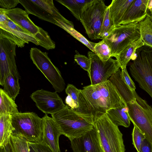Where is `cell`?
<instances>
[{
    "label": "cell",
    "instance_id": "obj_1",
    "mask_svg": "<svg viewBox=\"0 0 152 152\" xmlns=\"http://www.w3.org/2000/svg\"><path fill=\"white\" fill-rule=\"evenodd\" d=\"M80 90L79 107L75 111L91 115L93 117L94 123L96 118L106 113L109 110L127 106L109 80L84 86Z\"/></svg>",
    "mask_w": 152,
    "mask_h": 152
},
{
    "label": "cell",
    "instance_id": "obj_2",
    "mask_svg": "<svg viewBox=\"0 0 152 152\" xmlns=\"http://www.w3.org/2000/svg\"><path fill=\"white\" fill-rule=\"evenodd\" d=\"M51 115L62 134L69 140L82 135L94 127L92 115L77 112L67 105Z\"/></svg>",
    "mask_w": 152,
    "mask_h": 152
},
{
    "label": "cell",
    "instance_id": "obj_3",
    "mask_svg": "<svg viewBox=\"0 0 152 152\" xmlns=\"http://www.w3.org/2000/svg\"><path fill=\"white\" fill-rule=\"evenodd\" d=\"M26 42L12 34L0 28V84L10 74L20 79L16 64V46L22 48Z\"/></svg>",
    "mask_w": 152,
    "mask_h": 152
},
{
    "label": "cell",
    "instance_id": "obj_4",
    "mask_svg": "<svg viewBox=\"0 0 152 152\" xmlns=\"http://www.w3.org/2000/svg\"><path fill=\"white\" fill-rule=\"evenodd\" d=\"M131 60L132 76L152 98V47L144 45L139 48Z\"/></svg>",
    "mask_w": 152,
    "mask_h": 152
},
{
    "label": "cell",
    "instance_id": "obj_5",
    "mask_svg": "<svg viewBox=\"0 0 152 152\" xmlns=\"http://www.w3.org/2000/svg\"><path fill=\"white\" fill-rule=\"evenodd\" d=\"M94 125L104 152H125L123 134L106 113L96 118Z\"/></svg>",
    "mask_w": 152,
    "mask_h": 152
},
{
    "label": "cell",
    "instance_id": "obj_6",
    "mask_svg": "<svg viewBox=\"0 0 152 152\" xmlns=\"http://www.w3.org/2000/svg\"><path fill=\"white\" fill-rule=\"evenodd\" d=\"M12 134L21 136L30 142H41L42 118L33 112H19L12 115Z\"/></svg>",
    "mask_w": 152,
    "mask_h": 152
},
{
    "label": "cell",
    "instance_id": "obj_7",
    "mask_svg": "<svg viewBox=\"0 0 152 152\" xmlns=\"http://www.w3.org/2000/svg\"><path fill=\"white\" fill-rule=\"evenodd\" d=\"M134 99L126 103L131 121L152 144V108L134 91Z\"/></svg>",
    "mask_w": 152,
    "mask_h": 152
},
{
    "label": "cell",
    "instance_id": "obj_8",
    "mask_svg": "<svg viewBox=\"0 0 152 152\" xmlns=\"http://www.w3.org/2000/svg\"><path fill=\"white\" fill-rule=\"evenodd\" d=\"M140 38L139 22H136L115 27L104 39L111 50L112 57L116 58L125 48Z\"/></svg>",
    "mask_w": 152,
    "mask_h": 152
},
{
    "label": "cell",
    "instance_id": "obj_9",
    "mask_svg": "<svg viewBox=\"0 0 152 152\" xmlns=\"http://www.w3.org/2000/svg\"><path fill=\"white\" fill-rule=\"evenodd\" d=\"M30 56L33 63L52 84L56 91L60 93L65 89V84L61 73L52 63L48 53L36 48H31Z\"/></svg>",
    "mask_w": 152,
    "mask_h": 152
},
{
    "label": "cell",
    "instance_id": "obj_10",
    "mask_svg": "<svg viewBox=\"0 0 152 152\" xmlns=\"http://www.w3.org/2000/svg\"><path fill=\"white\" fill-rule=\"evenodd\" d=\"M19 3L28 14L55 25L56 19L74 26L73 23L65 18L55 7L53 0H19Z\"/></svg>",
    "mask_w": 152,
    "mask_h": 152
},
{
    "label": "cell",
    "instance_id": "obj_11",
    "mask_svg": "<svg viewBox=\"0 0 152 152\" xmlns=\"http://www.w3.org/2000/svg\"><path fill=\"white\" fill-rule=\"evenodd\" d=\"M107 6L102 0H96L82 15L80 21L89 38L101 39L100 34L105 11Z\"/></svg>",
    "mask_w": 152,
    "mask_h": 152
},
{
    "label": "cell",
    "instance_id": "obj_12",
    "mask_svg": "<svg viewBox=\"0 0 152 152\" xmlns=\"http://www.w3.org/2000/svg\"><path fill=\"white\" fill-rule=\"evenodd\" d=\"M90 64L88 72L91 85L105 82L119 69L120 66L116 60L110 58L107 61H102L94 52L88 53Z\"/></svg>",
    "mask_w": 152,
    "mask_h": 152
},
{
    "label": "cell",
    "instance_id": "obj_13",
    "mask_svg": "<svg viewBox=\"0 0 152 152\" xmlns=\"http://www.w3.org/2000/svg\"><path fill=\"white\" fill-rule=\"evenodd\" d=\"M30 97L38 109L45 114L56 113L65 106L57 92H52L43 89L33 92Z\"/></svg>",
    "mask_w": 152,
    "mask_h": 152
},
{
    "label": "cell",
    "instance_id": "obj_14",
    "mask_svg": "<svg viewBox=\"0 0 152 152\" xmlns=\"http://www.w3.org/2000/svg\"><path fill=\"white\" fill-rule=\"evenodd\" d=\"M69 140L73 152H104L94 126L82 135Z\"/></svg>",
    "mask_w": 152,
    "mask_h": 152
},
{
    "label": "cell",
    "instance_id": "obj_15",
    "mask_svg": "<svg viewBox=\"0 0 152 152\" xmlns=\"http://www.w3.org/2000/svg\"><path fill=\"white\" fill-rule=\"evenodd\" d=\"M43 136L42 143L49 147L54 152H61L59 139L62 134L61 131L54 120L45 114L42 117Z\"/></svg>",
    "mask_w": 152,
    "mask_h": 152
},
{
    "label": "cell",
    "instance_id": "obj_16",
    "mask_svg": "<svg viewBox=\"0 0 152 152\" xmlns=\"http://www.w3.org/2000/svg\"><path fill=\"white\" fill-rule=\"evenodd\" d=\"M0 10L5 13L9 19L33 35L36 38L40 27L33 23L25 10L19 8L9 10L1 8Z\"/></svg>",
    "mask_w": 152,
    "mask_h": 152
},
{
    "label": "cell",
    "instance_id": "obj_17",
    "mask_svg": "<svg viewBox=\"0 0 152 152\" xmlns=\"http://www.w3.org/2000/svg\"><path fill=\"white\" fill-rule=\"evenodd\" d=\"M149 0H134L124 14L121 25L139 22L143 19L147 13Z\"/></svg>",
    "mask_w": 152,
    "mask_h": 152
},
{
    "label": "cell",
    "instance_id": "obj_18",
    "mask_svg": "<svg viewBox=\"0 0 152 152\" xmlns=\"http://www.w3.org/2000/svg\"><path fill=\"white\" fill-rule=\"evenodd\" d=\"M0 28L12 34L27 44L31 42L37 45H39L38 41L33 35L15 23L8 18L5 23L0 24Z\"/></svg>",
    "mask_w": 152,
    "mask_h": 152
},
{
    "label": "cell",
    "instance_id": "obj_19",
    "mask_svg": "<svg viewBox=\"0 0 152 152\" xmlns=\"http://www.w3.org/2000/svg\"><path fill=\"white\" fill-rule=\"evenodd\" d=\"M134 0H113L109 5L110 15L115 27L121 25L123 17Z\"/></svg>",
    "mask_w": 152,
    "mask_h": 152
},
{
    "label": "cell",
    "instance_id": "obj_20",
    "mask_svg": "<svg viewBox=\"0 0 152 152\" xmlns=\"http://www.w3.org/2000/svg\"><path fill=\"white\" fill-rule=\"evenodd\" d=\"M116 88L126 103L134 98V91H132L121 78V71L119 69L108 79Z\"/></svg>",
    "mask_w": 152,
    "mask_h": 152
},
{
    "label": "cell",
    "instance_id": "obj_21",
    "mask_svg": "<svg viewBox=\"0 0 152 152\" xmlns=\"http://www.w3.org/2000/svg\"><path fill=\"white\" fill-rule=\"evenodd\" d=\"M95 0H56L68 9L74 16L80 21L84 11Z\"/></svg>",
    "mask_w": 152,
    "mask_h": 152
},
{
    "label": "cell",
    "instance_id": "obj_22",
    "mask_svg": "<svg viewBox=\"0 0 152 152\" xmlns=\"http://www.w3.org/2000/svg\"><path fill=\"white\" fill-rule=\"evenodd\" d=\"M106 114L112 122L118 126L128 128L130 125L131 121L127 106L111 109L107 111Z\"/></svg>",
    "mask_w": 152,
    "mask_h": 152
},
{
    "label": "cell",
    "instance_id": "obj_23",
    "mask_svg": "<svg viewBox=\"0 0 152 152\" xmlns=\"http://www.w3.org/2000/svg\"><path fill=\"white\" fill-rule=\"evenodd\" d=\"M12 118V115L10 114L0 115V147L10 141L13 130Z\"/></svg>",
    "mask_w": 152,
    "mask_h": 152
},
{
    "label": "cell",
    "instance_id": "obj_24",
    "mask_svg": "<svg viewBox=\"0 0 152 152\" xmlns=\"http://www.w3.org/2000/svg\"><path fill=\"white\" fill-rule=\"evenodd\" d=\"M145 45L141 38L131 44L115 58L118 61L120 68L126 67L132 56L137 49Z\"/></svg>",
    "mask_w": 152,
    "mask_h": 152
},
{
    "label": "cell",
    "instance_id": "obj_25",
    "mask_svg": "<svg viewBox=\"0 0 152 152\" xmlns=\"http://www.w3.org/2000/svg\"><path fill=\"white\" fill-rule=\"evenodd\" d=\"M15 100L1 88L0 89V115H13L19 113Z\"/></svg>",
    "mask_w": 152,
    "mask_h": 152
},
{
    "label": "cell",
    "instance_id": "obj_26",
    "mask_svg": "<svg viewBox=\"0 0 152 152\" xmlns=\"http://www.w3.org/2000/svg\"><path fill=\"white\" fill-rule=\"evenodd\" d=\"M141 38L145 45L152 47V18L148 13L139 22Z\"/></svg>",
    "mask_w": 152,
    "mask_h": 152
},
{
    "label": "cell",
    "instance_id": "obj_27",
    "mask_svg": "<svg viewBox=\"0 0 152 152\" xmlns=\"http://www.w3.org/2000/svg\"><path fill=\"white\" fill-rule=\"evenodd\" d=\"M56 25L61 28L75 39L83 43L91 51L94 52V48L96 43L91 42L87 39L82 34L76 30L74 26L56 19Z\"/></svg>",
    "mask_w": 152,
    "mask_h": 152
},
{
    "label": "cell",
    "instance_id": "obj_28",
    "mask_svg": "<svg viewBox=\"0 0 152 152\" xmlns=\"http://www.w3.org/2000/svg\"><path fill=\"white\" fill-rule=\"evenodd\" d=\"M19 78L10 74L5 79L3 90L14 100L19 93L20 90Z\"/></svg>",
    "mask_w": 152,
    "mask_h": 152
},
{
    "label": "cell",
    "instance_id": "obj_29",
    "mask_svg": "<svg viewBox=\"0 0 152 152\" xmlns=\"http://www.w3.org/2000/svg\"><path fill=\"white\" fill-rule=\"evenodd\" d=\"M67 96L65 99V102L67 106L75 110L79 107L78 96L80 90L72 84H68L65 89Z\"/></svg>",
    "mask_w": 152,
    "mask_h": 152
},
{
    "label": "cell",
    "instance_id": "obj_30",
    "mask_svg": "<svg viewBox=\"0 0 152 152\" xmlns=\"http://www.w3.org/2000/svg\"><path fill=\"white\" fill-rule=\"evenodd\" d=\"M10 141L13 152H29L28 142L23 137L12 134Z\"/></svg>",
    "mask_w": 152,
    "mask_h": 152
},
{
    "label": "cell",
    "instance_id": "obj_31",
    "mask_svg": "<svg viewBox=\"0 0 152 152\" xmlns=\"http://www.w3.org/2000/svg\"><path fill=\"white\" fill-rule=\"evenodd\" d=\"M115 28L110 15L108 6L105 11L104 17L101 31V39H103L108 36Z\"/></svg>",
    "mask_w": 152,
    "mask_h": 152
},
{
    "label": "cell",
    "instance_id": "obj_32",
    "mask_svg": "<svg viewBox=\"0 0 152 152\" xmlns=\"http://www.w3.org/2000/svg\"><path fill=\"white\" fill-rule=\"evenodd\" d=\"M94 52L103 61H107L112 57L111 50L104 39L96 43Z\"/></svg>",
    "mask_w": 152,
    "mask_h": 152
},
{
    "label": "cell",
    "instance_id": "obj_33",
    "mask_svg": "<svg viewBox=\"0 0 152 152\" xmlns=\"http://www.w3.org/2000/svg\"><path fill=\"white\" fill-rule=\"evenodd\" d=\"M132 144L137 152H139L140 148L144 140L145 136L140 130L134 126L132 133Z\"/></svg>",
    "mask_w": 152,
    "mask_h": 152
},
{
    "label": "cell",
    "instance_id": "obj_34",
    "mask_svg": "<svg viewBox=\"0 0 152 152\" xmlns=\"http://www.w3.org/2000/svg\"><path fill=\"white\" fill-rule=\"evenodd\" d=\"M74 56V60L84 70L88 72L90 64L89 59L85 55L80 54L77 51Z\"/></svg>",
    "mask_w": 152,
    "mask_h": 152
},
{
    "label": "cell",
    "instance_id": "obj_35",
    "mask_svg": "<svg viewBox=\"0 0 152 152\" xmlns=\"http://www.w3.org/2000/svg\"><path fill=\"white\" fill-rule=\"evenodd\" d=\"M121 69V77L122 79L132 91H135V86L129 76L126 67Z\"/></svg>",
    "mask_w": 152,
    "mask_h": 152
},
{
    "label": "cell",
    "instance_id": "obj_36",
    "mask_svg": "<svg viewBox=\"0 0 152 152\" xmlns=\"http://www.w3.org/2000/svg\"><path fill=\"white\" fill-rule=\"evenodd\" d=\"M31 146L36 152H54L49 147L42 143H33L28 142Z\"/></svg>",
    "mask_w": 152,
    "mask_h": 152
},
{
    "label": "cell",
    "instance_id": "obj_37",
    "mask_svg": "<svg viewBox=\"0 0 152 152\" xmlns=\"http://www.w3.org/2000/svg\"><path fill=\"white\" fill-rule=\"evenodd\" d=\"M19 3V0H0V6L1 8L11 9L15 7Z\"/></svg>",
    "mask_w": 152,
    "mask_h": 152
},
{
    "label": "cell",
    "instance_id": "obj_38",
    "mask_svg": "<svg viewBox=\"0 0 152 152\" xmlns=\"http://www.w3.org/2000/svg\"><path fill=\"white\" fill-rule=\"evenodd\" d=\"M139 152H152V144L146 138L142 142Z\"/></svg>",
    "mask_w": 152,
    "mask_h": 152
},
{
    "label": "cell",
    "instance_id": "obj_39",
    "mask_svg": "<svg viewBox=\"0 0 152 152\" xmlns=\"http://www.w3.org/2000/svg\"><path fill=\"white\" fill-rule=\"evenodd\" d=\"M0 152H13L10 140L7 145L0 147Z\"/></svg>",
    "mask_w": 152,
    "mask_h": 152
},
{
    "label": "cell",
    "instance_id": "obj_40",
    "mask_svg": "<svg viewBox=\"0 0 152 152\" xmlns=\"http://www.w3.org/2000/svg\"><path fill=\"white\" fill-rule=\"evenodd\" d=\"M147 12L148 13H152V0H149Z\"/></svg>",
    "mask_w": 152,
    "mask_h": 152
},
{
    "label": "cell",
    "instance_id": "obj_41",
    "mask_svg": "<svg viewBox=\"0 0 152 152\" xmlns=\"http://www.w3.org/2000/svg\"><path fill=\"white\" fill-rule=\"evenodd\" d=\"M29 145V152H36L31 146H30Z\"/></svg>",
    "mask_w": 152,
    "mask_h": 152
},
{
    "label": "cell",
    "instance_id": "obj_42",
    "mask_svg": "<svg viewBox=\"0 0 152 152\" xmlns=\"http://www.w3.org/2000/svg\"><path fill=\"white\" fill-rule=\"evenodd\" d=\"M148 13L150 15V16L152 18V13Z\"/></svg>",
    "mask_w": 152,
    "mask_h": 152
}]
</instances>
